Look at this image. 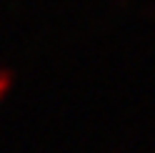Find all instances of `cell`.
<instances>
[{
    "instance_id": "obj_1",
    "label": "cell",
    "mask_w": 155,
    "mask_h": 153,
    "mask_svg": "<svg viewBox=\"0 0 155 153\" xmlns=\"http://www.w3.org/2000/svg\"><path fill=\"white\" fill-rule=\"evenodd\" d=\"M8 88H10V73L3 70V80H0V98L8 93Z\"/></svg>"
}]
</instances>
